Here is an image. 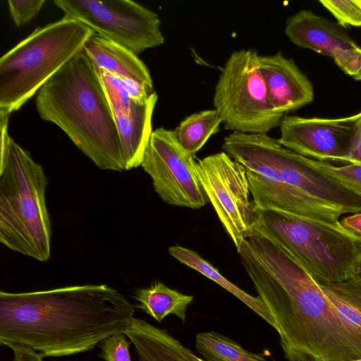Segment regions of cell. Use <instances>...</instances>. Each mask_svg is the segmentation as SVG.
Masks as SVG:
<instances>
[{
  "instance_id": "cell-6",
  "label": "cell",
  "mask_w": 361,
  "mask_h": 361,
  "mask_svg": "<svg viewBox=\"0 0 361 361\" xmlns=\"http://www.w3.org/2000/svg\"><path fill=\"white\" fill-rule=\"evenodd\" d=\"M254 209L255 224L295 255L318 283L339 282L361 274V236L340 221Z\"/></svg>"
},
{
  "instance_id": "cell-18",
  "label": "cell",
  "mask_w": 361,
  "mask_h": 361,
  "mask_svg": "<svg viewBox=\"0 0 361 361\" xmlns=\"http://www.w3.org/2000/svg\"><path fill=\"white\" fill-rule=\"evenodd\" d=\"M169 252L181 264L195 269L235 296L276 330L275 321L259 296H252L236 286L194 250L180 245H173L169 248Z\"/></svg>"
},
{
  "instance_id": "cell-21",
  "label": "cell",
  "mask_w": 361,
  "mask_h": 361,
  "mask_svg": "<svg viewBox=\"0 0 361 361\" xmlns=\"http://www.w3.org/2000/svg\"><path fill=\"white\" fill-rule=\"evenodd\" d=\"M195 348L205 361H267L262 353L244 349L231 338L213 331L198 333Z\"/></svg>"
},
{
  "instance_id": "cell-10",
  "label": "cell",
  "mask_w": 361,
  "mask_h": 361,
  "mask_svg": "<svg viewBox=\"0 0 361 361\" xmlns=\"http://www.w3.org/2000/svg\"><path fill=\"white\" fill-rule=\"evenodd\" d=\"M196 168L209 202L238 250L255 224L244 166L222 151L198 160Z\"/></svg>"
},
{
  "instance_id": "cell-19",
  "label": "cell",
  "mask_w": 361,
  "mask_h": 361,
  "mask_svg": "<svg viewBox=\"0 0 361 361\" xmlns=\"http://www.w3.org/2000/svg\"><path fill=\"white\" fill-rule=\"evenodd\" d=\"M133 298L137 302L135 307L158 322L173 314L184 323L188 307L194 300L192 295L170 288L159 281L149 287L137 289Z\"/></svg>"
},
{
  "instance_id": "cell-7",
  "label": "cell",
  "mask_w": 361,
  "mask_h": 361,
  "mask_svg": "<svg viewBox=\"0 0 361 361\" xmlns=\"http://www.w3.org/2000/svg\"><path fill=\"white\" fill-rule=\"evenodd\" d=\"M259 56L255 50L241 49L233 52L224 64L213 104L227 130L267 134L284 116L269 102Z\"/></svg>"
},
{
  "instance_id": "cell-29",
  "label": "cell",
  "mask_w": 361,
  "mask_h": 361,
  "mask_svg": "<svg viewBox=\"0 0 361 361\" xmlns=\"http://www.w3.org/2000/svg\"><path fill=\"white\" fill-rule=\"evenodd\" d=\"M341 223L348 230L361 236V212L343 218Z\"/></svg>"
},
{
  "instance_id": "cell-22",
  "label": "cell",
  "mask_w": 361,
  "mask_h": 361,
  "mask_svg": "<svg viewBox=\"0 0 361 361\" xmlns=\"http://www.w3.org/2000/svg\"><path fill=\"white\" fill-rule=\"evenodd\" d=\"M319 285L341 316L361 330V274L345 281Z\"/></svg>"
},
{
  "instance_id": "cell-24",
  "label": "cell",
  "mask_w": 361,
  "mask_h": 361,
  "mask_svg": "<svg viewBox=\"0 0 361 361\" xmlns=\"http://www.w3.org/2000/svg\"><path fill=\"white\" fill-rule=\"evenodd\" d=\"M113 114H127L133 102L131 100L126 82L106 70L95 68Z\"/></svg>"
},
{
  "instance_id": "cell-31",
  "label": "cell",
  "mask_w": 361,
  "mask_h": 361,
  "mask_svg": "<svg viewBox=\"0 0 361 361\" xmlns=\"http://www.w3.org/2000/svg\"><path fill=\"white\" fill-rule=\"evenodd\" d=\"M353 361H361V359L353 360Z\"/></svg>"
},
{
  "instance_id": "cell-30",
  "label": "cell",
  "mask_w": 361,
  "mask_h": 361,
  "mask_svg": "<svg viewBox=\"0 0 361 361\" xmlns=\"http://www.w3.org/2000/svg\"><path fill=\"white\" fill-rule=\"evenodd\" d=\"M353 78L356 80H361V59L359 69L357 73Z\"/></svg>"
},
{
  "instance_id": "cell-26",
  "label": "cell",
  "mask_w": 361,
  "mask_h": 361,
  "mask_svg": "<svg viewBox=\"0 0 361 361\" xmlns=\"http://www.w3.org/2000/svg\"><path fill=\"white\" fill-rule=\"evenodd\" d=\"M130 342L124 333L113 335L99 344V356L105 361H131Z\"/></svg>"
},
{
  "instance_id": "cell-5",
  "label": "cell",
  "mask_w": 361,
  "mask_h": 361,
  "mask_svg": "<svg viewBox=\"0 0 361 361\" xmlns=\"http://www.w3.org/2000/svg\"><path fill=\"white\" fill-rule=\"evenodd\" d=\"M94 32L67 17L37 27L0 59V113L11 115L79 53Z\"/></svg>"
},
{
  "instance_id": "cell-16",
  "label": "cell",
  "mask_w": 361,
  "mask_h": 361,
  "mask_svg": "<svg viewBox=\"0 0 361 361\" xmlns=\"http://www.w3.org/2000/svg\"><path fill=\"white\" fill-rule=\"evenodd\" d=\"M83 49L95 68L132 80L155 92L149 69L131 50L96 34L87 39Z\"/></svg>"
},
{
  "instance_id": "cell-14",
  "label": "cell",
  "mask_w": 361,
  "mask_h": 361,
  "mask_svg": "<svg viewBox=\"0 0 361 361\" xmlns=\"http://www.w3.org/2000/svg\"><path fill=\"white\" fill-rule=\"evenodd\" d=\"M259 64L269 102L276 112L284 115L313 101V85L292 59L278 51L259 55Z\"/></svg>"
},
{
  "instance_id": "cell-1",
  "label": "cell",
  "mask_w": 361,
  "mask_h": 361,
  "mask_svg": "<svg viewBox=\"0 0 361 361\" xmlns=\"http://www.w3.org/2000/svg\"><path fill=\"white\" fill-rule=\"evenodd\" d=\"M238 253L275 321L288 361L361 359V330L341 316L287 248L259 232L245 240Z\"/></svg>"
},
{
  "instance_id": "cell-9",
  "label": "cell",
  "mask_w": 361,
  "mask_h": 361,
  "mask_svg": "<svg viewBox=\"0 0 361 361\" xmlns=\"http://www.w3.org/2000/svg\"><path fill=\"white\" fill-rule=\"evenodd\" d=\"M64 16L137 55L164 43L159 16L130 0H54Z\"/></svg>"
},
{
  "instance_id": "cell-4",
  "label": "cell",
  "mask_w": 361,
  "mask_h": 361,
  "mask_svg": "<svg viewBox=\"0 0 361 361\" xmlns=\"http://www.w3.org/2000/svg\"><path fill=\"white\" fill-rule=\"evenodd\" d=\"M1 131L0 242L25 256L46 262L51 228L42 166L8 133Z\"/></svg>"
},
{
  "instance_id": "cell-13",
  "label": "cell",
  "mask_w": 361,
  "mask_h": 361,
  "mask_svg": "<svg viewBox=\"0 0 361 361\" xmlns=\"http://www.w3.org/2000/svg\"><path fill=\"white\" fill-rule=\"evenodd\" d=\"M286 35L295 45L331 58L353 77L361 59V47L342 29L311 11L302 10L286 20Z\"/></svg>"
},
{
  "instance_id": "cell-23",
  "label": "cell",
  "mask_w": 361,
  "mask_h": 361,
  "mask_svg": "<svg viewBox=\"0 0 361 361\" xmlns=\"http://www.w3.org/2000/svg\"><path fill=\"white\" fill-rule=\"evenodd\" d=\"M302 158L312 168L361 197V165L346 164L339 166L304 156H302Z\"/></svg>"
},
{
  "instance_id": "cell-8",
  "label": "cell",
  "mask_w": 361,
  "mask_h": 361,
  "mask_svg": "<svg viewBox=\"0 0 361 361\" xmlns=\"http://www.w3.org/2000/svg\"><path fill=\"white\" fill-rule=\"evenodd\" d=\"M225 151L255 157L273 169L281 178L305 195L343 214L361 212V197L307 164L300 155L267 134L233 132L224 137Z\"/></svg>"
},
{
  "instance_id": "cell-11",
  "label": "cell",
  "mask_w": 361,
  "mask_h": 361,
  "mask_svg": "<svg viewBox=\"0 0 361 361\" xmlns=\"http://www.w3.org/2000/svg\"><path fill=\"white\" fill-rule=\"evenodd\" d=\"M193 157L179 145L173 130L161 127L152 131L141 166L164 202L193 209L209 202Z\"/></svg>"
},
{
  "instance_id": "cell-28",
  "label": "cell",
  "mask_w": 361,
  "mask_h": 361,
  "mask_svg": "<svg viewBox=\"0 0 361 361\" xmlns=\"http://www.w3.org/2000/svg\"><path fill=\"white\" fill-rule=\"evenodd\" d=\"M341 162L361 165V111L354 115L350 140Z\"/></svg>"
},
{
  "instance_id": "cell-2",
  "label": "cell",
  "mask_w": 361,
  "mask_h": 361,
  "mask_svg": "<svg viewBox=\"0 0 361 361\" xmlns=\"http://www.w3.org/2000/svg\"><path fill=\"white\" fill-rule=\"evenodd\" d=\"M135 308L105 284L24 293L0 292V343L28 347L47 357L74 355L124 333Z\"/></svg>"
},
{
  "instance_id": "cell-12",
  "label": "cell",
  "mask_w": 361,
  "mask_h": 361,
  "mask_svg": "<svg viewBox=\"0 0 361 361\" xmlns=\"http://www.w3.org/2000/svg\"><path fill=\"white\" fill-rule=\"evenodd\" d=\"M353 120L354 115L335 118L284 115L278 140L305 157L341 162L350 140Z\"/></svg>"
},
{
  "instance_id": "cell-3",
  "label": "cell",
  "mask_w": 361,
  "mask_h": 361,
  "mask_svg": "<svg viewBox=\"0 0 361 361\" xmlns=\"http://www.w3.org/2000/svg\"><path fill=\"white\" fill-rule=\"evenodd\" d=\"M35 106L41 119L59 127L98 168L125 170L111 106L83 49L43 85Z\"/></svg>"
},
{
  "instance_id": "cell-15",
  "label": "cell",
  "mask_w": 361,
  "mask_h": 361,
  "mask_svg": "<svg viewBox=\"0 0 361 361\" xmlns=\"http://www.w3.org/2000/svg\"><path fill=\"white\" fill-rule=\"evenodd\" d=\"M158 99L154 92L145 102H133L127 114H114L125 170L141 166L151 134L153 111Z\"/></svg>"
},
{
  "instance_id": "cell-25",
  "label": "cell",
  "mask_w": 361,
  "mask_h": 361,
  "mask_svg": "<svg viewBox=\"0 0 361 361\" xmlns=\"http://www.w3.org/2000/svg\"><path fill=\"white\" fill-rule=\"evenodd\" d=\"M342 27L361 26V0H319Z\"/></svg>"
},
{
  "instance_id": "cell-20",
  "label": "cell",
  "mask_w": 361,
  "mask_h": 361,
  "mask_svg": "<svg viewBox=\"0 0 361 361\" xmlns=\"http://www.w3.org/2000/svg\"><path fill=\"white\" fill-rule=\"evenodd\" d=\"M221 118L214 109L201 111L183 119L173 130L179 145L188 154L194 156L208 139L219 130Z\"/></svg>"
},
{
  "instance_id": "cell-27",
  "label": "cell",
  "mask_w": 361,
  "mask_h": 361,
  "mask_svg": "<svg viewBox=\"0 0 361 361\" xmlns=\"http://www.w3.org/2000/svg\"><path fill=\"white\" fill-rule=\"evenodd\" d=\"M44 0H9L8 11L17 27H21L33 19L42 8Z\"/></svg>"
},
{
  "instance_id": "cell-17",
  "label": "cell",
  "mask_w": 361,
  "mask_h": 361,
  "mask_svg": "<svg viewBox=\"0 0 361 361\" xmlns=\"http://www.w3.org/2000/svg\"><path fill=\"white\" fill-rule=\"evenodd\" d=\"M124 334L134 345L139 361H188L178 339L143 319L133 317Z\"/></svg>"
}]
</instances>
